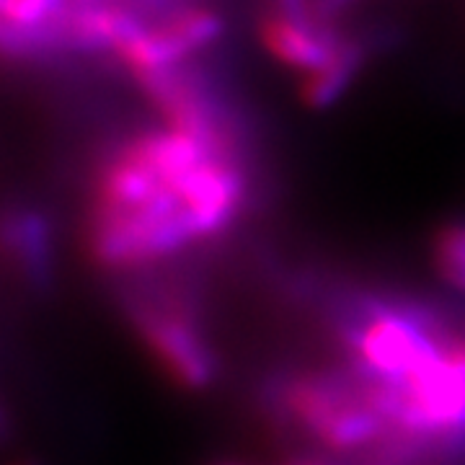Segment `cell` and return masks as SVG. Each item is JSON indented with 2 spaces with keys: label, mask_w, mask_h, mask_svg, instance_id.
I'll return each instance as SVG.
<instances>
[{
  "label": "cell",
  "mask_w": 465,
  "mask_h": 465,
  "mask_svg": "<svg viewBox=\"0 0 465 465\" xmlns=\"http://www.w3.org/2000/svg\"><path fill=\"white\" fill-rule=\"evenodd\" d=\"M249 197L241 158L179 130L137 134L104 161L85 251L106 272H137L213 241Z\"/></svg>",
  "instance_id": "cell-1"
},
{
  "label": "cell",
  "mask_w": 465,
  "mask_h": 465,
  "mask_svg": "<svg viewBox=\"0 0 465 465\" xmlns=\"http://www.w3.org/2000/svg\"><path fill=\"white\" fill-rule=\"evenodd\" d=\"M455 333L430 308L409 300L367 298L336 323L344 367L370 388H396L427 365Z\"/></svg>",
  "instance_id": "cell-3"
},
{
  "label": "cell",
  "mask_w": 465,
  "mask_h": 465,
  "mask_svg": "<svg viewBox=\"0 0 465 465\" xmlns=\"http://www.w3.org/2000/svg\"><path fill=\"white\" fill-rule=\"evenodd\" d=\"M362 57H365V50L357 42L341 39V45H339V50H336L331 60L323 67L313 70V73H308L305 84L300 88L302 101L308 106H313V109L331 106L333 101L347 91L351 78L357 75V70L362 65Z\"/></svg>",
  "instance_id": "cell-6"
},
{
  "label": "cell",
  "mask_w": 465,
  "mask_h": 465,
  "mask_svg": "<svg viewBox=\"0 0 465 465\" xmlns=\"http://www.w3.org/2000/svg\"><path fill=\"white\" fill-rule=\"evenodd\" d=\"M223 465H235V463H223Z\"/></svg>",
  "instance_id": "cell-12"
},
{
  "label": "cell",
  "mask_w": 465,
  "mask_h": 465,
  "mask_svg": "<svg viewBox=\"0 0 465 465\" xmlns=\"http://www.w3.org/2000/svg\"><path fill=\"white\" fill-rule=\"evenodd\" d=\"M8 243H16V256L21 262V269L39 280L45 274V264H47V228H45V220L34 215V213L18 215L8 228Z\"/></svg>",
  "instance_id": "cell-7"
},
{
  "label": "cell",
  "mask_w": 465,
  "mask_h": 465,
  "mask_svg": "<svg viewBox=\"0 0 465 465\" xmlns=\"http://www.w3.org/2000/svg\"><path fill=\"white\" fill-rule=\"evenodd\" d=\"M272 465H341V458L321 452V450H298V452H290L282 460Z\"/></svg>",
  "instance_id": "cell-11"
},
{
  "label": "cell",
  "mask_w": 465,
  "mask_h": 465,
  "mask_svg": "<svg viewBox=\"0 0 465 465\" xmlns=\"http://www.w3.org/2000/svg\"><path fill=\"white\" fill-rule=\"evenodd\" d=\"M269 411L290 434L336 458L385 450L388 432L365 385L347 367L292 370L269 388Z\"/></svg>",
  "instance_id": "cell-2"
},
{
  "label": "cell",
  "mask_w": 465,
  "mask_h": 465,
  "mask_svg": "<svg viewBox=\"0 0 465 465\" xmlns=\"http://www.w3.org/2000/svg\"><path fill=\"white\" fill-rule=\"evenodd\" d=\"M163 32L171 36V42L186 57L189 52L207 47L210 42H215L220 32H223V21L213 11L192 8V11H183L179 16L171 18L163 26Z\"/></svg>",
  "instance_id": "cell-8"
},
{
  "label": "cell",
  "mask_w": 465,
  "mask_h": 465,
  "mask_svg": "<svg viewBox=\"0 0 465 465\" xmlns=\"http://www.w3.org/2000/svg\"><path fill=\"white\" fill-rule=\"evenodd\" d=\"M127 323L145 357L171 385L183 393H202L215 382V349L183 300L166 295L130 300Z\"/></svg>",
  "instance_id": "cell-4"
},
{
  "label": "cell",
  "mask_w": 465,
  "mask_h": 465,
  "mask_svg": "<svg viewBox=\"0 0 465 465\" xmlns=\"http://www.w3.org/2000/svg\"><path fill=\"white\" fill-rule=\"evenodd\" d=\"M434 269L452 290L465 295V223H450L434 235Z\"/></svg>",
  "instance_id": "cell-9"
},
{
  "label": "cell",
  "mask_w": 465,
  "mask_h": 465,
  "mask_svg": "<svg viewBox=\"0 0 465 465\" xmlns=\"http://www.w3.org/2000/svg\"><path fill=\"white\" fill-rule=\"evenodd\" d=\"M0 5L3 21L24 29L47 26L65 11V0H0Z\"/></svg>",
  "instance_id": "cell-10"
},
{
  "label": "cell",
  "mask_w": 465,
  "mask_h": 465,
  "mask_svg": "<svg viewBox=\"0 0 465 465\" xmlns=\"http://www.w3.org/2000/svg\"><path fill=\"white\" fill-rule=\"evenodd\" d=\"M262 39L277 60L302 73H313L326 65L341 45V39L333 36L323 24L295 21L280 11L262 21Z\"/></svg>",
  "instance_id": "cell-5"
}]
</instances>
